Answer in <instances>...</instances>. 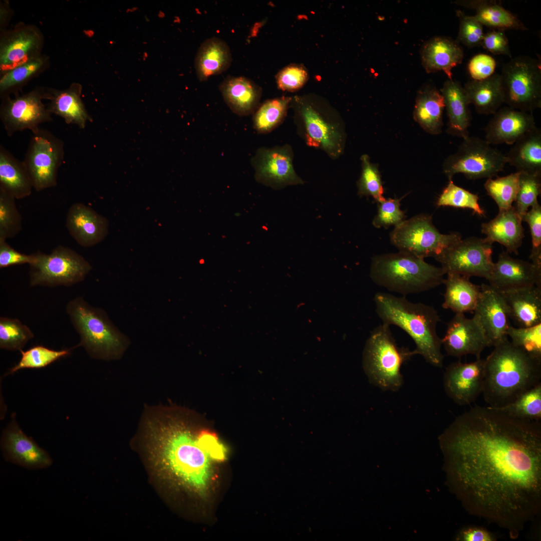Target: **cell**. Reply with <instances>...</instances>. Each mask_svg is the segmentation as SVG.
<instances>
[{
  "label": "cell",
  "instance_id": "cell-1",
  "mask_svg": "<svg viewBox=\"0 0 541 541\" xmlns=\"http://www.w3.org/2000/svg\"><path fill=\"white\" fill-rule=\"evenodd\" d=\"M439 439L463 506L517 537L541 507L540 421L476 405Z\"/></svg>",
  "mask_w": 541,
  "mask_h": 541
},
{
  "label": "cell",
  "instance_id": "cell-2",
  "mask_svg": "<svg viewBox=\"0 0 541 541\" xmlns=\"http://www.w3.org/2000/svg\"><path fill=\"white\" fill-rule=\"evenodd\" d=\"M164 406L145 410L142 419L146 449L163 474L195 489L209 477L208 454L200 438Z\"/></svg>",
  "mask_w": 541,
  "mask_h": 541
},
{
  "label": "cell",
  "instance_id": "cell-3",
  "mask_svg": "<svg viewBox=\"0 0 541 541\" xmlns=\"http://www.w3.org/2000/svg\"><path fill=\"white\" fill-rule=\"evenodd\" d=\"M485 359L483 394L491 407H500L541 383V361L513 345L507 338Z\"/></svg>",
  "mask_w": 541,
  "mask_h": 541
},
{
  "label": "cell",
  "instance_id": "cell-4",
  "mask_svg": "<svg viewBox=\"0 0 541 541\" xmlns=\"http://www.w3.org/2000/svg\"><path fill=\"white\" fill-rule=\"evenodd\" d=\"M374 300L382 323L402 329L414 342L417 354L433 366L442 367V339L436 331L440 319L433 307L384 292L377 293Z\"/></svg>",
  "mask_w": 541,
  "mask_h": 541
},
{
  "label": "cell",
  "instance_id": "cell-5",
  "mask_svg": "<svg viewBox=\"0 0 541 541\" xmlns=\"http://www.w3.org/2000/svg\"><path fill=\"white\" fill-rule=\"evenodd\" d=\"M441 267L399 251L373 257L370 275L377 285L403 295L423 293L443 284Z\"/></svg>",
  "mask_w": 541,
  "mask_h": 541
},
{
  "label": "cell",
  "instance_id": "cell-6",
  "mask_svg": "<svg viewBox=\"0 0 541 541\" xmlns=\"http://www.w3.org/2000/svg\"><path fill=\"white\" fill-rule=\"evenodd\" d=\"M66 312L79 334L80 343L94 359L114 360L120 358L129 340L112 323L102 309L90 305L82 297L70 301Z\"/></svg>",
  "mask_w": 541,
  "mask_h": 541
},
{
  "label": "cell",
  "instance_id": "cell-7",
  "mask_svg": "<svg viewBox=\"0 0 541 541\" xmlns=\"http://www.w3.org/2000/svg\"><path fill=\"white\" fill-rule=\"evenodd\" d=\"M416 352L399 347L390 326L382 323L368 339L363 352L364 369L370 382L384 390L397 391L402 386V365Z\"/></svg>",
  "mask_w": 541,
  "mask_h": 541
},
{
  "label": "cell",
  "instance_id": "cell-8",
  "mask_svg": "<svg viewBox=\"0 0 541 541\" xmlns=\"http://www.w3.org/2000/svg\"><path fill=\"white\" fill-rule=\"evenodd\" d=\"M29 264L31 287H69L82 282L92 269L90 263L81 254L61 245L49 254L33 253Z\"/></svg>",
  "mask_w": 541,
  "mask_h": 541
},
{
  "label": "cell",
  "instance_id": "cell-9",
  "mask_svg": "<svg viewBox=\"0 0 541 541\" xmlns=\"http://www.w3.org/2000/svg\"><path fill=\"white\" fill-rule=\"evenodd\" d=\"M504 103L528 113L541 107L540 61L527 56L512 58L500 74Z\"/></svg>",
  "mask_w": 541,
  "mask_h": 541
},
{
  "label": "cell",
  "instance_id": "cell-10",
  "mask_svg": "<svg viewBox=\"0 0 541 541\" xmlns=\"http://www.w3.org/2000/svg\"><path fill=\"white\" fill-rule=\"evenodd\" d=\"M431 216L420 214L404 220L390 234L391 243L399 251L424 259L434 258L461 239L458 232L442 234L433 225Z\"/></svg>",
  "mask_w": 541,
  "mask_h": 541
},
{
  "label": "cell",
  "instance_id": "cell-11",
  "mask_svg": "<svg viewBox=\"0 0 541 541\" xmlns=\"http://www.w3.org/2000/svg\"><path fill=\"white\" fill-rule=\"evenodd\" d=\"M506 163V155L485 139L469 136L455 153L445 159L442 168L449 180L457 173L473 180L488 179L502 171Z\"/></svg>",
  "mask_w": 541,
  "mask_h": 541
},
{
  "label": "cell",
  "instance_id": "cell-12",
  "mask_svg": "<svg viewBox=\"0 0 541 541\" xmlns=\"http://www.w3.org/2000/svg\"><path fill=\"white\" fill-rule=\"evenodd\" d=\"M64 158V143L48 130L32 133L23 162L37 191L55 187Z\"/></svg>",
  "mask_w": 541,
  "mask_h": 541
},
{
  "label": "cell",
  "instance_id": "cell-13",
  "mask_svg": "<svg viewBox=\"0 0 541 541\" xmlns=\"http://www.w3.org/2000/svg\"><path fill=\"white\" fill-rule=\"evenodd\" d=\"M315 99L296 97L295 106L307 143L337 157L343 150L344 133L341 124L330 119Z\"/></svg>",
  "mask_w": 541,
  "mask_h": 541
},
{
  "label": "cell",
  "instance_id": "cell-14",
  "mask_svg": "<svg viewBox=\"0 0 541 541\" xmlns=\"http://www.w3.org/2000/svg\"><path fill=\"white\" fill-rule=\"evenodd\" d=\"M46 88L37 87L22 95L2 98L0 119L8 136L30 130L34 132L44 123L53 120L46 99Z\"/></svg>",
  "mask_w": 541,
  "mask_h": 541
},
{
  "label": "cell",
  "instance_id": "cell-15",
  "mask_svg": "<svg viewBox=\"0 0 541 541\" xmlns=\"http://www.w3.org/2000/svg\"><path fill=\"white\" fill-rule=\"evenodd\" d=\"M492 244L484 238L460 239L435 258L445 274L455 273L470 278L488 277L494 262Z\"/></svg>",
  "mask_w": 541,
  "mask_h": 541
},
{
  "label": "cell",
  "instance_id": "cell-16",
  "mask_svg": "<svg viewBox=\"0 0 541 541\" xmlns=\"http://www.w3.org/2000/svg\"><path fill=\"white\" fill-rule=\"evenodd\" d=\"M44 38L33 25L20 23L2 31L0 37V75L41 55Z\"/></svg>",
  "mask_w": 541,
  "mask_h": 541
},
{
  "label": "cell",
  "instance_id": "cell-17",
  "mask_svg": "<svg viewBox=\"0 0 541 541\" xmlns=\"http://www.w3.org/2000/svg\"><path fill=\"white\" fill-rule=\"evenodd\" d=\"M485 359L471 363H451L443 376L446 394L460 405H469L482 393L485 373Z\"/></svg>",
  "mask_w": 541,
  "mask_h": 541
},
{
  "label": "cell",
  "instance_id": "cell-18",
  "mask_svg": "<svg viewBox=\"0 0 541 541\" xmlns=\"http://www.w3.org/2000/svg\"><path fill=\"white\" fill-rule=\"evenodd\" d=\"M1 446L6 460L29 469L47 468L52 463L48 453L28 437L18 424L15 414L4 430Z\"/></svg>",
  "mask_w": 541,
  "mask_h": 541
},
{
  "label": "cell",
  "instance_id": "cell-19",
  "mask_svg": "<svg viewBox=\"0 0 541 541\" xmlns=\"http://www.w3.org/2000/svg\"><path fill=\"white\" fill-rule=\"evenodd\" d=\"M251 164L256 180L272 188L304 183L294 170L288 147L259 148L251 159Z\"/></svg>",
  "mask_w": 541,
  "mask_h": 541
},
{
  "label": "cell",
  "instance_id": "cell-20",
  "mask_svg": "<svg viewBox=\"0 0 541 541\" xmlns=\"http://www.w3.org/2000/svg\"><path fill=\"white\" fill-rule=\"evenodd\" d=\"M447 354L460 358L473 355L480 358L483 350L489 344L487 337L477 320L473 317L467 318L463 313H456L447 324L446 331L442 339Z\"/></svg>",
  "mask_w": 541,
  "mask_h": 541
},
{
  "label": "cell",
  "instance_id": "cell-21",
  "mask_svg": "<svg viewBox=\"0 0 541 541\" xmlns=\"http://www.w3.org/2000/svg\"><path fill=\"white\" fill-rule=\"evenodd\" d=\"M477 320L487 337L489 347H494L507 338L510 325L506 303L498 292L489 284L480 286V293L474 310Z\"/></svg>",
  "mask_w": 541,
  "mask_h": 541
},
{
  "label": "cell",
  "instance_id": "cell-22",
  "mask_svg": "<svg viewBox=\"0 0 541 541\" xmlns=\"http://www.w3.org/2000/svg\"><path fill=\"white\" fill-rule=\"evenodd\" d=\"M70 235L81 246L88 247L102 241L109 232L107 218L80 202L71 205L66 218Z\"/></svg>",
  "mask_w": 541,
  "mask_h": 541
},
{
  "label": "cell",
  "instance_id": "cell-23",
  "mask_svg": "<svg viewBox=\"0 0 541 541\" xmlns=\"http://www.w3.org/2000/svg\"><path fill=\"white\" fill-rule=\"evenodd\" d=\"M535 127L532 113L504 107L498 109L488 122L485 140L490 145H512Z\"/></svg>",
  "mask_w": 541,
  "mask_h": 541
},
{
  "label": "cell",
  "instance_id": "cell-24",
  "mask_svg": "<svg viewBox=\"0 0 541 541\" xmlns=\"http://www.w3.org/2000/svg\"><path fill=\"white\" fill-rule=\"evenodd\" d=\"M486 280L496 289L531 285L541 287V268L532 262L513 258L503 250Z\"/></svg>",
  "mask_w": 541,
  "mask_h": 541
},
{
  "label": "cell",
  "instance_id": "cell-25",
  "mask_svg": "<svg viewBox=\"0 0 541 541\" xmlns=\"http://www.w3.org/2000/svg\"><path fill=\"white\" fill-rule=\"evenodd\" d=\"M495 289L504 299L509 318L518 327H530L541 323V287L531 285Z\"/></svg>",
  "mask_w": 541,
  "mask_h": 541
},
{
  "label": "cell",
  "instance_id": "cell-26",
  "mask_svg": "<svg viewBox=\"0 0 541 541\" xmlns=\"http://www.w3.org/2000/svg\"><path fill=\"white\" fill-rule=\"evenodd\" d=\"M82 86L77 82L72 83L64 89L46 88V99L50 112L62 117L67 124H74L79 128H85L92 121L81 98Z\"/></svg>",
  "mask_w": 541,
  "mask_h": 541
},
{
  "label": "cell",
  "instance_id": "cell-27",
  "mask_svg": "<svg viewBox=\"0 0 541 541\" xmlns=\"http://www.w3.org/2000/svg\"><path fill=\"white\" fill-rule=\"evenodd\" d=\"M422 64L426 72H443L448 79H452V70L461 64L464 52L456 40L444 36L431 38L421 50Z\"/></svg>",
  "mask_w": 541,
  "mask_h": 541
},
{
  "label": "cell",
  "instance_id": "cell-28",
  "mask_svg": "<svg viewBox=\"0 0 541 541\" xmlns=\"http://www.w3.org/2000/svg\"><path fill=\"white\" fill-rule=\"evenodd\" d=\"M522 221L513 206L499 210L494 218L481 224V232L486 235L484 239L491 244L498 242L508 253L518 254L524 236Z\"/></svg>",
  "mask_w": 541,
  "mask_h": 541
},
{
  "label": "cell",
  "instance_id": "cell-29",
  "mask_svg": "<svg viewBox=\"0 0 541 541\" xmlns=\"http://www.w3.org/2000/svg\"><path fill=\"white\" fill-rule=\"evenodd\" d=\"M440 91L448 117L446 132L463 139L468 137L471 121L470 103L463 86L459 82L448 79Z\"/></svg>",
  "mask_w": 541,
  "mask_h": 541
},
{
  "label": "cell",
  "instance_id": "cell-30",
  "mask_svg": "<svg viewBox=\"0 0 541 541\" xmlns=\"http://www.w3.org/2000/svg\"><path fill=\"white\" fill-rule=\"evenodd\" d=\"M443 97L432 84H426L418 92L413 110V119L426 132L439 135L443 126Z\"/></svg>",
  "mask_w": 541,
  "mask_h": 541
},
{
  "label": "cell",
  "instance_id": "cell-31",
  "mask_svg": "<svg viewBox=\"0 0 541 541\" xmlns=\"http://www.w3.org/2000/svg\"><path fill=\"white\" fill-rule=\"evenodd\" d=\"M219 88L225 102L234 113L246 116L256 110L261 91L248 78L228 77L220 84Z\"/></svg>",
  "mask_w": 541,
  "mask_h": 541
},
{
  "label": "cell",
  "instance_id": "cell-32",
  "mask_svg": "<svg viewBox=\"0 0 541 541\" xmlns=\"http://www.w3.org/2000/svg\"><path fill=\"white\" fill-rule=\"evenodd\" d=\"M458 6L475 11L474 17L483 26L493 30H527V28L513 13L496 1L456 0Z\"/></svg>",
  "mask_w": 541,
  "mask_h": 541
},
{
  "label": "cell",
  "instance_id": "cell-33",
  "mask_svg": "<svg viewBox=\"0 0 541 541\" xmlns=\"http://www.w3.org/2000/svg\"><path fill=\"white\" fill-rule=\"evenodd\" d=\"M506 155L516 171L541 175V130L536 127L525 134Z\"/></svg>",
  "mask_w": 541,
  "mask_h": 541
},
{
  "label": "cell",
  "instance_id": "cell-34",
  "mask_svg": "<svg viewBox=\"0 0 541 541\" xmlns=\"http://www.w3.org/2000/svg\"><path fill=\"white\" fill-rule=\"evenodd\" d=\"M468 277L447 274L442 307L456 313L473 312L480 293V286L471 283Z\"/></svg>",
  "mask_w": 541,
  "mask_h": 541
},
{
  "label": "cell",
  "instance_id": "cell-35",
  "mask_svg": "<svg viewBox=\"0 0 541 541\" xmlns=\"http://www.w3.org/2000/svg\"><path fill=\"white\" fill-rule=\"evenodd\" d=\"M0 188L16 199L29 196L33 188L23 161L16 158L2 144L0 145Z\"/></svg>",
  "mask_w": 541,
  "mask_h": 541
},
{
  "label": "cell",
  "instance_id": "cell-36",
  "mask_svg": "<svg viewBox=\"0 0 541 541\" xmlns=\"http://www.w3.org/2000/svg\"><path fill=\"white\" fill-rule=\"evenodd\" d=\"M231 61L230 49L225 42L217 38L206 40L199 47L195 58L198 78L204 81L211 76L221 74L229 68Z\"/></svg>",
  "mask_w": 541,
  "mask_h": 541
},
{
  "label": "cell",
  "instance_id": "cell-37",
  "mask_svg": "<svg viewBox=\"0 0 541 541\" xmlns=\"http://www.w3.org/2000/svg\"><path fill=\"white\" fill-rule=\"evenodd\" d=\"M463 88L470 104L481 114H494L504 103L500 74L480 81L470 80Z\"/></svg>",
  "mask_w": 541,
  "mask_h": 541
},
{
  "label": "cell",
  "instance_id": "cell-38",
  "mask_svg": "<svg viewBox=\"0 0 541 541\" xmlns=\"http://www.w3.org/2000/svg\"><path fill=\"white\" fill-rule=\"evenodd\" d=\"M50 64L49 58L41 55L1 75V98L19 92L30 80L45 70Z\"/></svg>",
  "mask_w": 541,
  "mask_h": 541
},
{
  "label": "cell",
  "instance_id": "cell-39",
  "mask_svg": "<svg viewBox=\"0 0 541 541\" xmlns=\"http://www.w3.org/2000/svg\"><path fill=\"white\" fill-rule=\"evenodd\" d=\"M492 408L518 418L540 421L541 383L521 394L511 403L502 407Z\"/></svg>",
  "mask_w": 541,
  "mask_h": 541
},
{
  "label": "cell",
  "instance_id": "cell-40",
  "mask_svg": "<svg viewBox=\"0 0 541 541\" xmlns=\"http://www.w3.org/2000/svg\"><path fill=\"white\" fill-rule=\"evenodd\" d=\"M291 101V98L286 97L265 101L253 115L254 129L259 133H266L276 128L285 118Z\"/></svg>",
  "mask_w": 541,
  "mask_h": 541
},
{
  "label": "cell",
  "instance_id": "cell-41",
  "mask_svg": "<svg viewBox=\"0 0 541 541\" xmlns=\"http://www.w3.org/2000/svg\"><path fill=\"white\" fill-rule=\"evenodd\" d=\"M520 172L516 171L495 179L488 178L484 184V188L497 204L499 210L512 206L519 188Z\"/></svg>",
  "mask_w": 541,
  "mask_h": 541
},
{
  "label": "cell",
  "instance_id": "cell-42",
  "mask_svg": "<svg viewBox=\"0 0 541 541\" xmlns=\"http://www.w3.org/2000/svg\"><path fill=\"white\" fill-rule=\"evenodd\" d=\"M34 337L31 329L17 319L0 318V348L21 351Z\"/></svg>",
  "mask_w": 541,
  "mask_h": 541
},
{
  "label": "cell",
  "instance_id": "cell-43",
  "mask_svg": "<svg viewBox=\"0 0 541 541\" xmlns=\"http://www.w3.org/2000/svg\"><path fill=\"white\" fill-rule=\"evenodd\" d=\"M70 349L56 351L42 345H37L26 351L21 350L22 357L19 363L10 369L7 375L23 369H39L45 367L62 357L68 355Z\"/></svg>",
  "mask_w": 541,
  "mask_h": 541
},
{
  "label": "cell",
  "instance_id": "cell-44",
  "mask_svg": "<svg viewBox=\"0 0 541 541\" xmlns=\"http://www.w3.org/2000/svg\"><path fill=\"white\" fill-rule=\"evenodd\" d=\"M16 199L0 188V240L16 236L22 229V217Z\"/></svg>",
  "mask_w": 541,
  "mask_h": 541
},
{
  "label": "cell",
  "instance_id": "cell-45",
  "mask_svg": "<svg viewBox=\"0 0 541 541\" xmlns=\"http://www.w3.org/2000/svg\"><path fill=\"white\" fill-rule=\"evenodd\" d=\"M478 200L477 194L455 185L451 179L443 190L436 204L438 206L470 209L474 213L484 216V211L480 206Z\"/></svg>",
  "mask_w": 541,
  "mask_h": 541
},
{
  "label": "cell",
  "instance_id": "cell-46",
  "mask_svg": "<svg viewBox=\"0 0 541 541\" xmlns=\"http://www.w3.org/2000/svg\"><path fill=\"white\" fill-rule=\"evenodd\" d=\"M361 160L362 171L357 182L358 195L371 196L377 203L384 200V188L377 165L372 163L367 154L362 155Z\"/></svg>",
  "mask_w": 541,
  "mask_h": 541
},
{
  "label": "cell",
  "instance_id": "cell-47",
  "mask_svg": "<svg viewBox=\"0 0 541 541\" xmlns=\"http://www.w3.org/2000/svg\"><path fill=\"white\" fill-rule=\"evenodd\" d=\"M511 343L532 358L541 361V323L527 327H514L510 325L507 330Z\"/></svg>",
  "mask_w": 541,
  "mask_h": 541
},
{
  "label": "cell",
  "instance_id": "cell-48",
  "mask_svg": "<svg viewBox=\"0 0 541 541\" xmlns=\"http://www.w3.org/2000/svg\"><path fill=\"white\" fill-rule=\"evenodd\" d=\"M540 189L541 175L520 172L518 191L513 206L521 218L530 207L538 203L537 197Z\"/></svg>",
  "mask_w": 541,
  "mask_h": 541
},
{
  "label": "cell",
  "instance_id": "cell-49",
  "mask_svg": "<svg viewBox=\"0 0 541 541\" xmlns=\"http://www.w3.org/2000/svg\"><path fill=\"white\" fill-rule=\"evenodd\" d=\"M456 15L459 27L456 41L468 48L480 46L483 35V26L473 16L466 15L458 10Z\"/></svg>",
  "mask_w": 541,
  "mask_h": 541
},
{
  "label": "cell",
  "instance_id": "cell-50",
  "mask_svg": "<svg viewBox=\"0 0 541 541\" xmlns=\"http://www.w3.org/2000/svg\"><path fill=\"white\" fill-rule=\"evenodd\" d=\"M402 199H385L378 202L377 213L372 221L373 226L378 228H387L391 225L396 226L403 221L405 215L400 208Z\"/></svg>",
  "mask_w": 541,
  "mask_h": 541
},
{
  "label": "cell",
  "instance_id": "cell-51",
  "mask_svg": "<svg viewBox=\"0 0 541 541\" xmlns=\"http://www.w3.org/2000/svg\"><path fill=\"white\" fill-rule=\"evenodd\" d=\"M529 225L532 248L529 258L531 262L541 268V206L539 203L532 206L522 217Z\"/></svg>",
  "mask_w": 541,
  "mask_h": 541
},
{
  "label": "cell",
  "instance_id": "cell-52",
  "mask_svg": "<svg viewBox=\"0 0 541 541\" xmlns=\"http://www.w3.org/2000/svg\"><path fill=\"white\" fill-rule=\"evenodd\" d=\"M305 68L299 64H292L282 69L276 76L278 87L283 90L294 91L300 89L308 79Z\"/></svg>",
  "mask_w": 541,
  "mask_h": 541
},
{
  "label": "cell",
  "instance_id": "cell-53",
  "mask_svg": "<svg viewBox=\"0 0 541 541\" xmlns=\"http://www.w3.org/2000/svg\"><path fill=\"white\" fill-rule=\"evenodd\" d=\"M496 66L495 59L485 54H478L469 60L467 70L472 80L486 79L494 74Z\"/></svg>",
  "mask_w": 541,
  "mask_h": 541
},
{
  "label": "cell",
  "instance_id": "cell-54",
  "mask_svg": "<svg viewBox=\"0 0 541 541\" xmlns=\"http://www.w3.org/2000/svg\"><path fill=\"white\" fill-rule=\"evenodd\" d=\"M480 46L493 55L512 57L504 31L493 30L484 34Z\"/></svg>",
  "mask_w": 541,
  "mask_h": 541
},
{
  "label": "cell",
  "instance_id": "cell-55",
  "mask_svg": "<svg viewBox=\"0 0 541 541\" xmlns=\"http://www.w3.org/2000/svg\"><path fill=\"white\" fill-rule=\"evenodd\" d=\"M33 260V253L26 254L21 253L11 247L6 240H0L1 268L25 263L30 264Z\"/></svg>",
  "mask_w": 541,
  "mask_h": 541
},
{
  "label": "cell",
  "instance_id": "cell-56",
  "mask_svg": "<svg viewBox=\"0 0 541 541\" xmlns=\"http://www.w3.org/2000/svg\"><path fill=\"white\" fill-rule=\"evenodd\" d=\"M200 437L204 449L211 457L216 459L223 458V448L215 436L210 434L203 433L200 434Z\"/></svg>",
  "mask_w": 541,
  "mask_h": 541
},
{
  "label": "cell",
  "instance_id": "cell-57",
  "mask_svg": "<svg viewBox=\"0 0 541 541\" xmlns=\"http://www.w3.org/2000/svg\"><path fill=\"white\" fill-rule=\"evenodd\" d=\"M459 539L463 541H492L493 536L487 530L480 527H470L463 529Z\"/></svg>",
  "mask_w": 541,
  "mask_h": 541
},
{
  "label": "cell",
  "instance_id": "cell-58",
  "mask_svg": "<svg viewBox=\"0 0 541 541\" xmlns=\"http://www.w3.org/2000/svg\"><path fill=\"white\" fill-rule=\"evenodd\" d=\"M12 13L10 7L8 3L1 2L0 5V26L1 31H3V29L8 24L9 21L11 17Z\"/></svg>",
  "mask_w": 541,
  "mask_h": 541
}]
</instances>
